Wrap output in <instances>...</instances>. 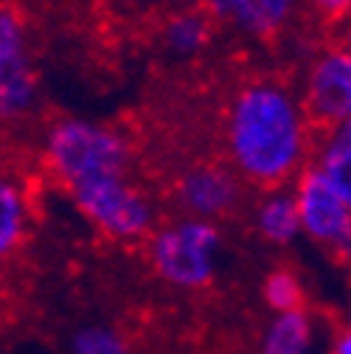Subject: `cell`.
Returning <instances> with one entry per match:
<instances>
[{
	"label": "cell",
	"mask_w": 351,
	"mask_h": 354,
	"mask_svg": "<svg viewBox=\"0 0 351 354\" xmlns=\"http://www.w3.org/2000/svg\"><path fill=\"white\" fill-rule=\"evenodd\" d=\"M315 136L298 87L276 76L242 82L222 113L225 163L242 183L261 192L295 183L312 160Z\"/></svg>",
	"instance_id": "obj_1"
},
{
	"label": "cell",
	"mask_w": 351,
	"mask_h": 354,
	"mask_svg": "<svg viewBox=\"0 0 351 354\" xmlns=\"http://www.w3.org/2000/svg\"><path fill=\"white\" fill-rule=\"evenodd\" d=\"M42 166L70 192L104 177H124L133 169V144L113 124L62 115L42 136Z\"/></svg>",
	"instance_id": "obj_2"
},
{
	"label": "cell",
	"mask_w": 351,
	"mask_h": 354,
	"mask_svg": "<svg viewBox=\"0 0 351 354\" xmlns=\"http://www.w3.org/2000/svg\"><path fill=\"white\" fill-rule=\"evenodd\" d=\"M225 236L216 223L178 216L158 225L146 239L152 273L174 290H205L214 284L222 261Z\"/></svg>",
	"instance_id": "obj_3"
},
{
	"label": "cell",
	"mask_w": 351,
	"mask_h": 354,
	"mask_svg": "<svg viewBox=\"0 0 351 354\" xmlns=\"http://www.w3.org/2000/svg\"><path fill=\"white\" fill-rule=\"evenodd\" d=\"M68 197L84 216V223L113 242H146L158 228L149 194L129 180V174L76 186L68 192Z\"/></svg>",
	"instance_id": "obj_4"
},
{
	"label": "cell",
	"mask_w": 351,
	"mask_h": 354,
	"mask_svg": "<svg viewBox=\"0 0 351 354\" xmlns=\"http://www.w3.org/2000/svg\"><path fill=\"white\" fill-rule=\"evenodd\" d=\"M290 189L298 205L301 236L351 264V205L323 180L315 166H306Z\"/></svg>",
	"instance_id": "obj_5"
},
{
	"label": "cell",
	"mask_w": 351,
	"mask_h": 354,
	"mask_svg": "<svg viewBox=\"0 0 351 354\" xmlns=\"http://www.w3.org/2000/svg\"><path fill=\"white\" fill-rule=\"evenodd\" d=\"M303 113L315 132L351 118V57L337 46H323L310 57L298 84Z\"/></svg>",
	"instance_id": "obj_6"
},
{
	"label": "cell",
	"mask_w": 351,
	"mask_h": 354,
	"mask_svg": "<svg viewBox=\"0 0 351 354\" xmlns=\"http://www.w3.org/2000/svg\"><path fill=\"white\" fill-rule=\"evenodd\" d=\"M28 31L12 6H0V124H20L37 107Z\"/></svg>",
	"instance_id": "obj_7"
},
{
	"label": "cell",
	"mask_w": 351,
	"mask_h": 354,
	"mask_svg": "<svg viewBox=\"0 0 351 354\" xmlns=\"http://www.w3.org/2000/svg\"><path fill=\"white\" fill-rule=\"evenodd\" d=\"M180 216L216 223L239 211L245 200V183L228 163H197L186 169L174 183Z\"/></svg>",
	"instance_id": "obj_8"
},
{
	"label": "cell",
	"mask_w": 351,
	"mask_h": 354,
	"mask_svg": "<svg viewBox=\"0 0 351 354\" xmlns=\"http://www.w3.org/2000/svg\"><path fill=\"white\" fill-rule=\"evenodd\" d=\"M205 12L219 28L267 42L295 26L303 0H205Z\"/></svg>",
	"instance_id": "obj_9"
},
{
	"label": "cell",
	"mask_w": 351,
	"mask_h": 354,
	"mask_svg": "<svg viewBox=\"0 0 351 354\" xmlns=\"http://www.w3.org/2000/svg\"><path fill=\"white\" fill-rule=\"evenodd\" d=\"M332 329L312 309H292L273 315L261 332L258 354H329Z\"/></svg>",
	"instance_id": "obj_10"
},
{
	"label": "cell",
	"mask_w": 351,
	"mask_h": 354,
	"mask_svg": "<svg viewBox=\"0 0 351 354\" xmlns=\"http://www.w3.org/2000/svg\"><path fill=\"white\" fill-rule=\"evenodd\" d=\"M216 23L205 9H178L160 26V46L171 59H197L211 48Z\"/></svg>",
	"instance_id": "obj_11"
},
{
	"label": "cell",
	"mask_w": 351,
	"mask_h": 354,
	"mask_svg": "<svg viewBox=\"0 0 351 354\" xmlns=\"http://www.w3.org/2000/svg\"><path fill=\"white\" fill-rule=\"evenodd\" d=\"M323 180L351 205V118L315 136L312 160Z\"/></svg>",
	"instance_id": "obj_12"
},
{
	"label": "cell",
	"mask_w": 351,
	"mask_h": 354,
	"mask_svg": "<svg viewBox=\"0 0 351 354\" xmlns=\"http://www.w3.org/2000/svg\"><path fill=\"white\" fill-rule=\"evenodd\" d=\"M31 231V197L23 180L0 171V261L12 259Z\"/></svg>",
	"instance_id": "obj_13"
},
{
	"label": "cell",
	"mask_w": 351,
	"mask_h": 354,
	"mask_svg": "<svg viewBox=\"0 0 351 354\" xmlns=\"http://www.w3.org/2000/svg\"><path fill=\"white\" fill-rule=\"evenodd\" d=\"M253 228L265 242L278 245V248H287L301 236L298 205H295L290 186L261 192L253 208Z\"/></svg>",
	"instance_id": "obj_14"
},
{
	"label": "cell",
	"mask_w": 351,
	"mask_h": 354,
	"mask_svg": "<svg viewBox=\"0 0 351 354\" xmlns=\"http://www.w3.org/2000/svg\"><path fill=\"white\" fill-rule=\"evenodd\" d=\"M261 301H265V306L273 315L292 313V309L306 306V290H303L301 276L290 268L270 270L265 276V281H261Z\"/></svg>",
	"instance_id": "obj_15"
},
{
	"label": "cell",
	"mask_w": 351,
	"mask_h": 354,
	"mask_svg": "<svg viewBox=\"0 0 351 354\" xmlns=\"http://www.w3.org/2000/svg\"><path fill=\"white\" fill-rule=\"evenodd\" d=\"M68 354H133L126 335L110 324H84L73 329Z\"/></svg>",
	"instance_id": "obj_16"
},
{
	"label": "cell",
	"mask_w": 351,
	"mask_h": 354,
	"mask_svg": "<svg viewBox=\"0 0 351 354\" xmlns=\"http://www.w3.org/2000/svg\"><path fill=\"white\" fill-rule=\"evenodd\" d=\"M303 12L323 26H343L351 20V0H303Z\"/></svg>",
	"instance_id": "obj_17"
},
{
	"label": "cell",
	"mask_w": 351,
	"mask_h": 354,
	"mask_svg": "<svg viewBox=\"0 0 351 354\" xmlns=\"http://www.w3.org/2000/svg\"><path fill=\"white\" fill-rule=\"evenodd\" d=\"M329 354H351V313L345 315L343 326H340V329L332 335Z\"/></svg>",
	"instance_id": "obj_18"
},
{
	"label": "cell",
	"mask_w": 351,
	"mask_h": 354,
	"mask_svg": "<svg viewBox=\"0 0 351 354\" xmlns=\"http://www.w3.org/2000/svg\"><path fill=\"white\" fill-rule=\"evenodd\" d=\"M334 46L343 48L348 57H351V20H345L343 26H337V34H334Z\"/></svg>",
	"instance_id": "obj_19"
},
{
	"label": "cell",
	"mask_w": 351,
	"mask_h": 354,
	"mask_svg": "<svg viewBox=\"0 0 351 354\" xmlns=\"http://www.w3.org/2000/svg\"><path fill=\"white\" fill-rule=\"evenodd\" d=\"M178 9H205V0H171Z\"/></svg>",
	"instance_id": "obj_20"
},
{
	"label": "cell",
	"mask_w": 351,
	"mask_h": 354,
	"mask_svg": "<svg viewBox=\"0 0 351 354\" xmlns=\"http://www.w3.org/2000/svg\"><path fill=\"white\" fill-rule=\"evenodd\" d=\"M0 354H9V351H6V348H3V346H0Z\"/></svg>",
	"instance_id": "obj_21"
}]
</instances>
